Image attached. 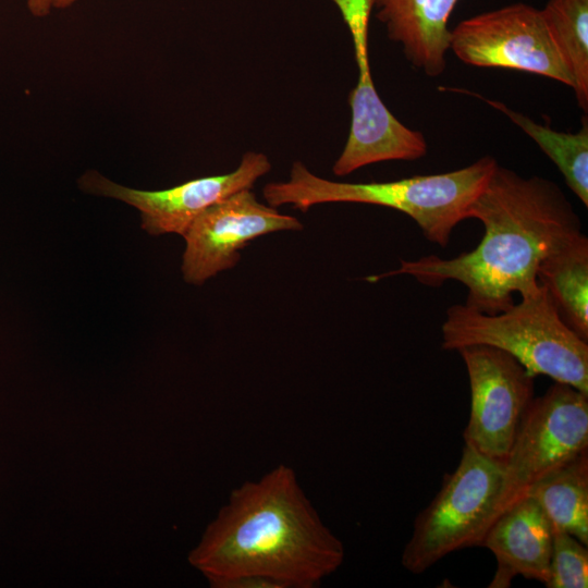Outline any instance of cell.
<instances>
[{
  "instance_id": "6da1fadb",
  "label": "cell",
  "mask_w": 588,
  "mask_h": 588,
  "mask_svg": "<svg viewBox=\"0 0 588 588\" xmlns=\"http://www.w3.org/2000/svg\"><path fill=\"white\" fill-rule=\"evenodd\" d=\"M344 554L295 470L279 464L231 491L188 561L213 588H313Z\"/></svg>"
},
{
  "instance_id": "7a4b0ae2",
  "label": "cell",
  "mask_w": 588,
  "mask_h": 588,
  "mask_svg": "<svg viewBox=\"0 0 588 588\" xmlns=\"http://www.w3.org/2000/svg\"><path fill=\"white\" fill-rule=\"evenodd\" d=\"M468 218L485 228L473 250L453 258L401 259L399 268L365 280L406 274L428 286L457 281L467 289L466 306L498 314L514 304V293L535 291L542 259L581 232L578 215L554 182L524 177L499 163L469 206Z\"/></svg>"
},
{
  "instance_id": "3957f363",
  "label": "cell",
  "mask_w": 588,
  "mask_h": 588,
  "mask_svg": "<svg viewBox=\"0 0 588 588\" xmlns=\"http://www.w3.org/2000/svg\"><path fill=\"white\" fill-rule=\"evenodd\" d=\"M498 166L491 156L449 172L415 175L389 182L348 183L320 177L295 161L290 177L264 186L271 207L291 205L307 211L326 203H355L395 209L411 217L425 237L441 247L455 226L468 219V209Z\"/></svg>"
},
{
  "instance_id": "277c9868",
  "label": "cell",
  "mask_w": 588,
  "mask_h": 588,
  "mask_svg": "<svg viewBox=\"0 0 588 588\" xmlns=\"http://www.w3.org/2000/svg\"><path fill=\"white\" fill-rule=\"evenodd\" d=\"M442 348L457 351L489 345L515 357L532 373L544 375L588 394V344L562 319L547 289L520 295V302L498 314L465 304L446 310Z\"/></svg>"
},
{
  "instance_id": "5b68a950",
  "label": "cell",
  "mask_w": 588,
  "mask_h": 588,
  "mask_svg": "<svg viewBox=\"0 0 588 588\" xmlns=\"http://www.w3.org/2000/svg\"><path fill=\"white\" fill-rule=\"evenodd\" d=\"M502 471L503 463L465 444L456 468L415 518L401 555L404 568L421 574L452 552L481 547L497 518Z\"/></svg>"
},
{
  "instance_id": "8992f818",
  "label": "cell",
  "mask_w": 588,
  "mask_h": 588,
  "mask_svg": "<svg viewBox=\"0 0 588 588\" xmlns=\"http://www.w3.org/2000/svg\"><path fill=\"white\" fill-rule=\"evenodd\" d=\"M588 450V394L562 382L534 397L503 462L497 517Z\"/></svg>"
},
{
  "instance_id": "52a82bcc",
  "label": "cell",
  "mask_w": 588,
  "mask_h": 588,
  "mask_svg": "<svg viewBox=\"0 0 588 588\" xmlns=\"http://www.w3.org/2000/svg\"><path fill=\"white\" fill-rule=\"evenodd\" d=\"M450 49L473 66L517 70L573 87L541 11L526 3L509 4L461 21L451 30Z\"/></svg>"
},
{
  "instance_id": "ba28073f",
  "label": "cell",
  "mask_w": 588,
  "mask_h": 588,
  "mask_svg": "<svg viewBox=\"0 0 588 588\" xmlns=\"http://www.w3.org/2000/svg\"><path fill=\"white\" fill-rule=\"evenodd\" d=\"M470 387L465 444L503 463L534 400L535 376L515 357L489 345L457 350Z\"/></svg>"
},
{
  "instance_id": "9c48e42d",
  "label": "cell",
  "mask_w": 588,
  "mask_h": 588,
  "mask_svg": "<svg viewBox=\"0 0 588 588\" xmlns=\"http://www.w3.org/2000/svg\"><path fill=\"white\" fill-rule=\"evenodd\" d=\"M250 189L210 206L187 229L182 260L187 283L201 285L219 272L234 268L241 259L240 250L259 236L303 230L297 218L258 201Z\"/></svg>"
},
{
  "instance_id": "30bf717a",
  "label": "cell",
  "mask_w": 588,
  "mask_h": 588,
  "mask_svg": "<svg viewBox=\"0 0 588 588\" xmlns=\"http://www.w3.org/2000/svg\"><path fill=\"white\" fill-rule=\"evenodd\" d=\"M271 170L262 152L247 151L238 167L225 174L187 181L162 191H139L109 181L96 172L82 179V186L93 193L122 200L139 210L142 228L152 235H184L194 220L207 208L242 189L252 188Z\"/></svg>"
},
{
  "instance_id": "8fae6325",
  "label": "cell",
  "mask_w": 588,
  "mask_h": 588,
  "mask_svg": "<svg viewBox=\"0 0 588 588\" xmlns=\"http://www.w3.org/2000/svg\"><path fill=\"white\" fill-rule=\"evenodd\" d=\"M352 119L345 146L333 164L336 176H345L372 163L414 161L426 156L422 133L399 121L378 95L375 84L358 85L348 95Z\"/></svg>"
},
{
  "instance_id": "7c38bea8",
  "label": "cell",
  "mask_w": 588,
  "mask_h": 588,
  "mask_svg": "<svg viewBox=\"0 0 588 588\" xmlns=\"http://www.w3.org/2000/svg\"><path fill=\"white\" fill-rule=\"evenodd\" d=\"M553 528L531 495L500 514L487 531L481 547L497 560L490 588H507L516 576L546 585L550 578Z\"/></svg>"
},
{
  "instance_id": "4fadbf2b",
  "label": "cell",
  "mask_w": 588,
  "mask_h": 588,
  "mask_svg": "<svg viewBox=\"0 0 588 588\" xmlns=\"http://www.w3.org/2000/svg\"><path fill=\"white\" fill-rule=\"evenodd\" d=\"M460 0H378L377 17L406 59L428 76L441 75L450 49L449 20Z\"/></svg>"
},
{
  "instance_id": "5bb4252c",
  "label": "cell",
  "mask_w": 588,
  "mask_h": 588,
  "mask_svg": "<svg viewBox=\"0 0 588 588\" xmlns=\"http://www.w3.org/2000/svg\"><path fill=\"white\" fill-rule=\"evenodd\" d=\"M537 281L543 285L562 319L588 340V238L580 232L542 259Z\"/></svg>"
},
{
  "instance_id": "9a60e30c",
  "label": "cell",
  "mask_w": 588,
  "mask_h": 588,
  "mask_svg": "<svg viewBox=\"0 0 588 588\" xmlns=\"http://www.w3.org/2000/svg\"><path fill=\"white\" fill-rule=\"evenodd\" d=\"M528 494L553 531L567 532L588 544V450L542 478Z\"/></svg>"
},
{
  "instance_id": "2e32d148",
  "label": "cell",
  "mask_w": 588,
  "mask_h": 588,
  "mask_svg": "<svg viewBox=\"0 0 588 588\" xmlns=\"http://www.w3.org/2000/svg\"><path fill=\"white\" fill-rule=\"evenodd\" d=\"M468 95L485 100L494 109L504 113L513 123L532 138L540 149L554 162L569 189L588 207V121L581 119V127L577 133H565L539 124L529 117L510 109L504 103L486 99L473 91Z\"/></svg>"
},
{
  "instance_id": "e0dca14e",
  "label": "cell",
  "mask_w": 588,
  "mask_h": 588,
  "mask_svg": "<svg viewBox=\"0 0 588 588\" xmlns=\"http://www.w3.org/2000/svg\"><path fill=\"white\" fill-rule=\"evenodd\" d=\"M572 79L576 100L588 110V0H549L540 10Z\"/></svg>"
},
{
  "instance_id": "ac0fdd59",
  "label": "cell",
  "mask_w": 588,
  "mask_h": 588,
  "mask_svg": "<svg viewBox=\"0 0 588 588\" xmlns=\"http://www.w3.org/2000/svg\"><path fill=\"white\" fill-rule=\"evenodd\" d=\"M548 588H587L588 550L574 536L564 531L553 532Z\"/></svg>"
},
{
  "instance_id": "d6986e66",
  "label": "cell",
  "mask_w": 588,
  "mask_h": 588,
  "mask_svg": "<svg viewBox=\"0 0 588 588\" xmlns=\"http://www.w3.org/2000/svg\"><path fill=\"white\" fill-rule=\"evenodd\" d=\"M339 9L351 34L358 75L370 72L368 56L369 20L378 0H331Z\"/></svg>"
},
{
  "instance_id": "ffe728a7",
  "label": "cell",
  "mask_w": 588,
  "mask_h": 588,
  "mask_svg": "<svg viewBox=\"0 0 588 588\" xmlns=\"http://www.w3.org/2000/svg\"><path fill=\"white\" fill-rule=\"evenodd\" d=\"M27 8L33 15L45 16L52 8V0H27Z\"/></svg>"
},
{
  "instance_id": "44dd1931",
  "label": "cell",
  "mask_w": 588,
  "mask_h": 588,
  "mask_svg": "<svg viewBox=\"0 0 588 588\" xmlns=\"http://www.w3.org/2000/svg\"><path fill=\"white\" fill-rule=\"evenodd\" d=\"M77 0H52V8L64 9L73 4Z\"/></svg>"
}]
</instances>
